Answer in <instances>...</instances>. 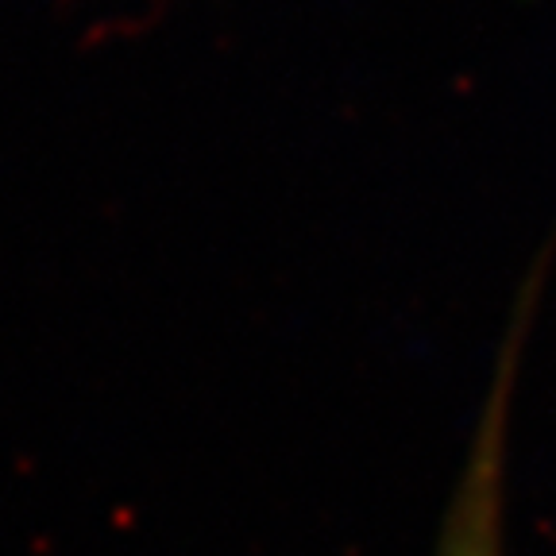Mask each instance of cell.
<instances>
[{
  "instance_id": "cell-1",
  "label": "cell",
  "mask_w": 556,
  "mask_h": 556,
  "mask_svg": "<svg viewBox=\"0 0 556 556\" xmlns=\"http://www.w3.org/2000/svg\"><path fill=\"white\" fill-rule=\"evenodd\" d=\"M530 313H518V325L506 337L491 399L483 406V421L468 448V468L456 486L452 510L444 518V533L437 556H503V506H506V421H510V391L518 375L521 329Z\"/></svg>"
}]
</instances>
